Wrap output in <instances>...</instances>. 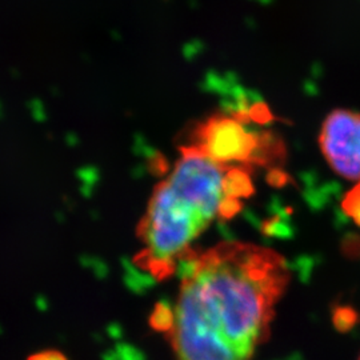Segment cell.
<instances>
[{
    "mask_svg": "<svg viewBox=\"0 0 360 360\" xmlns=\"http://www.w3.org/2000/svg\"><path fill=\"white\" fill-rule=\"evenodd\" d=\"M180 151L172 171L156 184L138 227L142 247L135 263L159 281L171 276L193 252V240L220 218L227 198L229 167L193 147L184 146Z\"/></svg>",
    "mask_w": 360,
    "mask_h": 360,
    "instance_id": "cell-2",
    "label": "cell"
},
{
    "mask_svg": "<svg viewBox=\"0 0 360 360\" xmlns=\"http://www.w3.org/2000/svg\"><path fill=\"white\" fill-rule=\"evenodd\" d=\"M359 360H360V358H359Z\"/></svg>",
    "mask_w": 360,
    "mask_h": 360,
    "instance_id": "cell-9",
    "label": "cell"
},
{
    "mask_svg": "<svg viewBox=\"0 0 360 360\" xmlns=\"http://www.w3.org/2000/svg\"><path fill=\"white\" fill-rule=\"evenodd\" d=\"M180 266L167 335L176 360L254 359L291 279L283 257L260 245L223 242L193 251Z\"/></svg>",
    "mask_w": 360,
    "mask_h": 360,
    "instance_id": "cell-1",
    "label": "cell"
},
{
    "mask_svg": "<svg viewBox=\"0 0 360 360\" xmlns=\"http://www.w3.org/2000/svg\"><path fill=\"white\" fill-rule=\"evenodd\" d=\"M342 208L348 218L352 219L354 223L360 227V181L345 195Z\"/></svg>",
    "mask_w": 360,
    "mask_h": 360,
    "instance_id": "cell-6",
    "label": "cell"
},
{
    "mask_svg": "<svg viewBox=\"0 0 360 360\" xmlns=\"http://www.w3.org/2000/svg\"><path fill=\"white\" fill-rule=\"evenodd\" d=\"M150 323L155 331L167 336L174 326V307L168 304H158L151 315Z\"/></svg>",
    "mask_w": 360,
    "mask_h": 360,
    "instance_id": "cell-5",
    "label": "cell"
},
{
    "mask_svg": "<svg viewBox=\"0 0 360 360\" xmlns=\"http://www.w3.org/2000/svg\"><path fill=\"white\" fill-rule=\"evenodd\" d=\"M335 326L342 331L349 330L355 323V312L347 309H340L334 315Z\"/></svg>",
    "mask_w": 360,
    "mask_h": 360,
    "instance_id": "cell-7",
    "label": "cell"
},
{
    "mask_svg": "<svg viewBox=\"0 0 360 360\" xmlns=\"http://www.w3.org/2000/svg\"><path fill=\"white\" fill-rule=\"evenodd\" d=\"M319 144L339 176L360 181V112L333 111L323 122Z\"/></svg>",
    "mask_w": 360,
    "mask_h": 360,
    "instance_id": "cell-4",
    "label": "cell"
},
{
    "mask_svg": "<svg viewBox=\"0 0 360 360\" xmlns=\"http://www.w3.org/2000/svg\"><path fill=\"white\" fill-rule=\"evenodd\" d=\"M266 143L245 127L238 115L215 114L193 129L191 143L200 154L206 155L220 166L230 167L233 163L263 162Z\"/></svg>",
    "mask_w": 360,
    "mask_h": 360,
    "instance_id": "cell-3",
    "label": "cell"
},
{
    "mask_svg": "<svg viewBox=\"0 0 360 360\" xmlns=\"http://www.w3.org/2000/svg\"><path fill=\"white\" fill-rule=\"evenodd\" d=\"M28 360H68L65 354L56 349H44L35 355H31Z\"/></svg>",
    "mask_w": 360,
    "mask_h": 360,
    "instance_id": "cell-8",
    "label": "cell"
}]
</instances>
